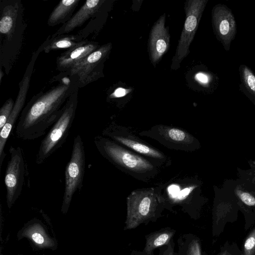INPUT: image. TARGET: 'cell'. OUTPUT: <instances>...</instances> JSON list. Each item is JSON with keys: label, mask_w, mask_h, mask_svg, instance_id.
<instances>
[{"label": "cell", "mask_w": 255, "mask_h": 255, "mask_svg": "<svg viewBox=\"0 0 255 255\" xmlns=\"http://www.w3.org/2000/svg\"><path fill=\"white\" fill-rule=\"evenodd\" d=\"M129 92V89L123 88H118L115 90L114 92L111 95V97L120 98L126 96Z\"/></svg>", "instance_id": "26"}, {"label": "cell", "mask_w": 255, "mask_h": 255, "mask_svg": "<svg viewBox=\"0 0 255 255\" xmlns=\"http://www.w3.org/2000/svg\"><path fill=\"white\" fill-rule=\"evenodd\" d=\"M167 205L158 186L136 189L127 198V214L125 230L137 227L153 217Z\"/></svg>", "instance_id": "3"}, {"label": "cell", "mask_w": 255, "mask_h": 255, "mask_svg": "<svg viewBox=\"0 0 255 255\" xmlns=\"http://www.w3.org/2000/svg\"><path fill=\"white\" fill-rule=\"evenodd\" d=\"M102 135L108 137L152 161L161 168L171 165V158L158 149L139 138L129 128L113 121L102 131Z\"/></svg>", "instance_id": "5"}, {"label": "cell", "mask_w": 255, "mask_h": 255, "mask_svg": "<svg viewBox=\"0 0 255 255\" xmlns=\"http://www.w3.org/2000/svg\"><path fill=\"white\" fill-rule=\"evenodd\" d=\"M1 1V16L0 20V33L1 50L12 43L16 31L25 28L23 19V7L20 0H4Z\"/></svg>", "instance_id": "12"}, {"label": "cell", "mask_w": 255, "mask_h": 255, "mask_svg": "<svg viewBox=\"0 0 255 255\" xmlns=\"http://www.w3.org/2000/svg\"><path fill=\"white\" fill-rule=\"evenodd\" d=\"M14 105L13 100L7 99L0 109V129H2L10 115Z\"/></svg>", "instance_id": "22"}, {"label": "cell", "mask_w": 255, "mask_h": 255, "mask_svg": "<svg viewBox=\"0 0 255 255\" xmlns=\"http://www.w3.org/2000/svg\"><path fill=\"white\" fill-rule=\"evenodd\" d=\"M105 0H88L72 17L58 29L52 38L67 33L82 25L88 19L99 11Z\"/></svg>", "instance_id": "16"}, {"label": "cell", "mask_w": 255, "mask_h": 255, "mask_svg": "<svg viewBox=\"0 0 255 255\" xmlns=\"http://www.w3.org/2000/svg\"><path fill=\"white\" fill-rule=\"evenodd\" d=\"M244 255H255V228L246 238L243 246Z\"/></svg>", "instance_id": "23"}, {"label": "cell", "mask_w": 255, "mask_h": 255, "mask_svg": "<svg viewBox=\"0 0 255 255\" xmlns=\"http://www.w3.org/2000/svg\"><path fill=\"white\" fill-rule=\"evenodd\" d=\"M213 29L218 40L228 50L236 33V23L232 11L226 6L218 4L212 13Z\"/></svg>", "instance_id": "13"}, {"label": "cell", "mask_w": 255, "mask_h": 255, "mask_svg": "<svg viewBox=\"0 0 255 255\" xmlns=\"http://www.w3.org/2000/svg\"><path fill=\"white\" fill-rule=\"evenodd\" d=\"M165 14H163L152 26L148 41L149 59L155 66L167 52L170 47V35L168 27L165 26Z\"/></svg>", "instance_id": "14"}, {"label": "cell", "mask_w": 255, "mask_h": 255, "mask_svg": "<svg viewBox=\"0 0 255 255\" xmlns=\"http://www.w3.org/2000/svg\"><path fill=\"white\" fill-rule=\"evenodd\" d=\"M78 89L76 88L70 95L61 115L41 140L36 155L37 164L44 163L66 141L76 116Z\"/></svg>", "instance_id": "4"}, {"label": "cell", "mask_w": 255, "mask_h": 255, "mask_svg": "<svg viewBox=\"0 0 255 255\" xmlns=\"http://www.w3.org/2000/svg\"><path fill=\"white\" fill-rule=\"evenodd\" d=\"M9 152L10 159L6 168L4 183L7 204L10 208L21 194L25 177L28 175V169L21 147L11 145Z\"/></svg>", "instance_id": "9"}, {"label": "cell", "mask_w": 255, "mask_h": 255, "mask_svg": "<svg viewBox=\"0 0 255 255\" xmlns=\"http://www.w3.org/2000/svg\"><path fill=\"white\" fill-rule=\"evenodd\" d=\"M25 236L28 237L40 247H48L52 245L53 242L44 234L41 227H31L25 231Z\"/></svg>", "instance_id": "20"}, {"label": "cell", "mask_w": 255, "mask_h": 255, "mask_svg": "<svg viewBox=\"0 0 255 255\" xmlns=\"http://www.w3.org/2000/svg\"><path fill=\"white\" fill-rule=\"evenodd\" d=\"M238 194L240 196L241 200L246 205L248 206L255 205V198L252 195L247 192H242L238 191Z\"/></svg>", "instance_id": "25"}, {"label": "cell", "mask_w": 255, "mask_h": 255, "mask_svg": "<svg viewBox=\"0 0 255 255\" xmlns=\"http://www.w3.org/2000/svg\"><path fill=\"white\" fill-rule=\"evenodd\" d=\"M100 47L97 42L83 40L79 45L67 50L57 57V69L63 72H69Z\"/></svg>", "instance_id": "15"}, {"label": "cell", "mask_w": 255, "mask_h": 255, "mask_svg": "<svg viewBox=\"0 0 255 255\" xmlns=\"http://www.w3.org/2000/svg\"><path fill=\"white\" fill-rule=\"evenodd\" d=\"M174 232L164 231L150 235L146 239L144 252L150 254L155 249L167 244L173 236Z\"/></svg>", "instance_id": "19"}, {"label": "cell", "mask_w": 255, "mask_h": 255, "mask_svg": "<svg viewBox=\"0 0 255 255\" xmlns=\"http://www.w3.org/2000/svg\"><path fill=\"white\" fill-rule=\"evenodd\" d=\"M39 53L37 51L27 66L23 77L19 84V91L16 97L11 113L6 124L0 132V169L6 154L4 152V147L6 141L12 130L14 129L16 122L24 108L26 96L29 88L30 79L33 66L37 56Z\"/></svg>", "instance_id": "11"}, {"label": "cell", "mask_w": 255, "mask_h": 255, "mask_svg": "<svg viewBox=\"0 0 255 255\" xmlns=\"http://www.w3.org/2000/svg\"><path fill=\"white\" fill-rule=\"evenodd\" d=\"M186 255H201L200 244L197 240H193L190 242Z\"/></svg>", "instance_id": "24"}, {"label": "cell", "mask_w": 255, "mask_h": 255, "mask_svg": "<svg viewBox=\"0 0 255 255\" xmlns=\"http://www.w3.org/2000/svg\"><path fill=\"white\" fill-rule=\"evenodd\" d=\"M77 87L74 81H64L33 96L20 115L14 128L15 137L32 140L45 134L58 119L66 102Z\"/></svg>", "instance_id": "1"}, {"label": "cell", "mask_w": 255, "mask_h": 255, "mask_svg": "<svg viewBox=\"0 0 255 255\" xmlns=\"http://www.w3.org/2000/svg\"><path fill=\"white\" fill-rule=\"evenodd\" d=\"M82 41L78 39L76 35H61L51 38L41 48L45 53L61 49L68 50L79 45Z\"/></svg>", "instance_id": "18"}, {"label": "cell", "mask_w": 255, "mask_h": 255, "mask_svg": "<svg viewBox=\"0 0 255 255\" xmlns=\"http://www.w3.org/2000/svg\"><path fill=\"white\" fill-rule=\"evenodd\" d=\"M94 143L103 157L121 171L138 181L150 182L162 169L144 156L102 135L95 136Z\"/></svg>", "instance_id": "2"}, {"label": "cell", "mask_w": 255, "mask_h": 255, "mask_svg": "<svg viewBox=\"0 0 255 255\" xmlns=\"http://www.w3.org/2000/svg\"><path fill=\"white\" fill-rule=\"evenodd\" d=\"M137 134L151 138L170 150L191 152L199 146V141L191 133L172 126L158 124Z\"/></svg>", "instance_id": "7"}, {"label": "cell", "mask_w": 255, "mask_h": 255, "mask_svg": "<svg viewBox=\"0 0 255 255\" xmlns=\"http://www.w3.org/2000/svg\"><path fill=\"white\" fill-rule=\"evenodd\" d=\"M80 0H62L55 7L48 19L47 24L53 26L67 22L73 16Z\"/></svg>", "instance_id": "17"}, {"label": "cell", "mask_w": 255, "mask_h": 255, "mask_svg": "<svg viewBox=\"0 0 255 255\" xmlns=\"http://www.w3.org/2000/svg\"><path fill=\"white\" fill-rule=\"evenodd\" d=\"M242 78L245 86L251 94L255 96V76L246 67L243 68Z\"/></svg>", "instance_id": "21"}, {"label": "cell", "mask_w": 255, "mask_h": 255, "mask_svg": "<svg viewBox=\"0 0 255 255\" xmlns=\"http://www.w3.org/2000/svg\"><path fill=\"white\" fill-rule=\"evenodd\" d=\"M86 156L84 142L78 134L74 138L71 155L65 171V187L62 210H67L77 191L83 185L85 170Z\"/></svg>", "instance_id": "6"}, {"label": "cell", "mask_w": 255, "mask_h": 255, "mask_svg": "<svg viewBox=\"0 0 255 255\" xmlns=\"http://www.w3.org/2000/svg\"><path fill=\"white\" fill-rule=\"evenodd\" d=\"M112 44L102 45L69 71L77 86L83 87L97 80L101 76L103 65L112 49Z\"/></svg>", "instance_id": "10"}, {"label": "cell", "mask_w": 255, "mask_h": 255, "mask_svg": "<svg viewBox=\"0 0 255 255\" xmlns=\"http://www.w3.org/2000/svg\"><path fill=\"white\" fill-rule=\"evenodd\" d=\"M208 0H189L185 3V20L180 37L172 59L171 69L177 70L190 53L192 42Z\"/></svg>", "instance_id": "8"}, {"label": "cell", "mask_w": 255, "mask_h": 255, "mask_svg": "<svg viewBox=\"0 0 255 255\" xmlns=\"http://www.w3.org/2000/svg\"><path fill=\"white\" fill-rule=\"evenodd\" d=\"M195 79L196 81L202 84H207L209 82L208 76L202 72L197 73L195 76Z\"/></svg>", "instance_id": "27"}, {"label": "cell", "mask_w": 255, "mask_h": 255, "mask_svg": "<svg viewBox=\"0 0 255 255\" xmlns=\"http://www.w3.org/2000/svg\"><path fill=\"white\" fill-rule=\"evenodd\" d=\"M220 255H231L227 251H225L223 252Z\"/></svg>", "instance_id": "28"}]
</instances>
